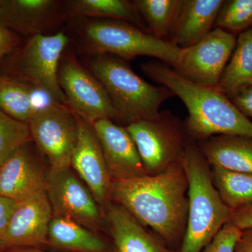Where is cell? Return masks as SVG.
<instances>
[{"instance_id":"cell-1","label":"cell","mask_w":252,"mask_h":252,"mask_svg":"<svg viewBox=\"0 0 252 252\" xmlns=\"http://www.w3.org/2000/svg\"><path fill=\"white\" fill-rule=\"evenodd\" d=\"M188 190V179L181 162L158 175L112 181L111 200L177 252L187 228Z\"/></svg>"},{"instance_id":"cell-2","label":"cell","mask_w":252,"mask_h":252,"mask_svg":"<svg viewBox=\"0 0 252 252\" xmlns=\"http://www.w3.org/2000/svg\"><path fill=\"white\" fill-rule=\"evenodd\" d=\"M142 72L170 89L184 102L189 117L184 126L189 141L198 142L212 136L252 137V122L217 88L207 87L182 77L166 63L152 61L141 65Z\"/></svg>"},{"instance_id":"cell-3","label":"cell","mask_w":252,"mask_h":252,"mask_svg":"<svg viewBox=\"0 0 252 252\" xmlns=\"http://www.w3.org/2000/svg\"><path fill=\"white\" fill-rule=\"evenodd\" d=\"M182 162L188 179L189 213L177 252H202L229 223L231 210L222 201L212 181L211 166L195 142H189Z\"/></svg>"},{"instance_id":"cell-4","label":"cell","mask_w":252,"mask_h":252,"mask_svg":"<svg viewBox=\"0 0 252 252\" xmlns=\"http://www.w3.org/2000/svg\"><path fill=\"white\" fill-rule=\"evenodd\" d=\"M89 67L107 91L119 119L128 124L155 117L161 104L175 96L165 86L144 80L125 60L109 55L94 56Z\"/></svg>"},{"instance_id":"cell-5","label":"cell","mask_w":252,"mask_h":252,"mask_svg":"<svg viewBox=\"0 0 252 252\" xmlns=\"http://www.w3.org/2000/svg\"><path fill=\"white\" fill-rule=\"evenodd\" d=\"M86 47L94 56L109 55L123 60L149 56L166 64H176L182 49L160 40L135 25L117 20L95 19L84 26Z\"/></svg>"},{"instance_id":"cell-6","label":"cell","mask_w":252,"mask_h":252,"mask_svg":"<svg viewBox=\"0 0 252 252\" xmlns=\"http://www.w3.org/2000/svg\"><path fill=\"white\" fill-rule=\"evenodd\" d=\"M149 175L165 171L182 162L189 141L185 126L170 111L131 123L127 127Z\"/></svg>"},{"instance_id":"cell-7","label":"cell","mask_w":252,"mask_h":252,"mask_svg":"<svg viewBox=\"0 0 252 252\" xmlns=\"http://www.w3.org/2000/svg\"><path fill=\"white\" fill-rule=\"evenodd\" d=\"M32 140L50 168L71 167L79 139L77 116L66 104L52 101L38 108L29 122Z\"/></svg>"},{"instance_id":"cell-8","label":"cell","mask_w":252,"mask_h":252,"mask_svg":"<svg viewBox=\"0 0 252 252\" xmlns=\"http://www.w3.org/2000/svg\"><path fill=\"white\" fill-rule=\"evenodd\" d=\"M68 43L69 38L63 32L31 36L16 60V79L47 94L52 101L66 104L58 74Z\"/></svg>"},{"instance_id":"cell-9","label":"cell","mask_w":252,"mask_h":252,"mask_svg":"<svg viewBox=\"0 0 252 252\" xmlns=\"http://www.w3.org/2000/svg\"><path fill=\"white\" fill-rule=\"evenodd\" d=\"M46 193L54 216L70 219L94 231L102 230L104 212L72 167L50 168Z\"/></svg>"},{"instance_id":"cell-10","label":"cell","mask_w":252,"mask_h":252,"mask_svg":"<svg viewBox=\"0 0 252 252\" xmlns=\"http://www.w3.org/2000/svg\"><path fill=\"white\" fill-rule=\"evenodd\" d=\"M58 77L66 104L78 117L91 124L102 119H119L103 85L75 59L61 61Z\"/></svg>"},{"instance_id":"cell-11","label":"cell","mask_w":252,"mask_h":252,"mask_svg":"<svg viewBox=\"0 0 252 252\" xmlns=\"http://www.w3.org/2000/svg\"><path fill=\"white\" fill-rule=\"evenodd\" d=\"M236 41L235 34L215 28L196 44L182 49L173 69L194 83L217 88L234 51Z\"/></svg>"},{"instance_id":"cell-12","label":"cell","mask_w":252,"mask_h":252,"mask_svg":"<svg viewBox=\"0 0 252 252\" xmlns=\"http://www.w3.org/2000/svg\"><path fill=\"white\" fill-rule=\"evenodd\" d=\"M52 217V208L46 191L18 202L6 229L0 236V250L46 246Z\"/></svg>"},{"instance_id":"cell-13","label":"cell","mask_w":252,"mask_h":252,"mask_svg":"<svg viewBox=\"0 0 252 252\" xmlns=\"http://www.w3.org/2000/svg\"><path fill=\"white\" fill-rule=\"evenodd\" d=\"M77 119L79 139L71 159V167L90 189L103 211L112 202V179L92 124L78 116Z\"/></svg>"},{"instance_id":"cell-14","label":"cell","mask_w":252,"mask_h":252,"mask_svg":"<svg viewBox=\"0 0 252 252\" xmlns=\"http://www.w3.org/2000/svg\"><path fill=\"white\" fill-rule=\"evenodd\" d=\"M31 142L0 165V196L19 202L46 191L48 172Z\"/></svg>"},{"instance_id":"cell-15","label":"cell","mask_w":252,"mask_h":252,"mask_svg":"<svg viewBox=\"0 0 252 252\" xmlns=\"http://www.w3.org/2000/svg\"><path fill=\"white\" fill-rule=\"evenodd\" d=\"M92 125L112 181L149 175L126 127L116 125L109 119H99Z\"/></svg>"},{"instance_id":"cell-16","label":"cell","mask_w":252,"mask_h":252,"mask_svg":"<svg viewBox=\"0 0 252 252\" xmlns=\"http://www.w3.org/2000/svg\"><path fill=\"white\" fill-rule=\"evenodd\" d=\"M64 9L55 0H1L0 24L13 32L44 34L62 20Z\"/></svg>"},{"instance_id":"cell-17","label":"cell","mask_w":252,"mask_h":252,"mask_svg":"<svg viewBox=\"0 0 252 252\" xmlns=\"http://www.w3.org/2000/svg\"><path fill=\"white\" fill-rule=\"evenodd\" d=\"M103 212L114 252H177L122 205L110 202Z\"/></svg>"},{"instance_id":"cell-18","label":"cell","mask_w":252,"mask_h":252,"mask_svg":"<svg viewBox=\"0 0 252 252\" xmlns=\"http://www.w3.org/2000/svg\"><path fill=\"white\" fill-rule=\"evenodd\" d=\"M223 0H184L170 41L180 49L194 45L215 25Z\"/></svg>"},{"instance_id":"cell-19","label":"cell","mask_w":252,"mask_h":252,"mask_svg":"<svg viewBox=\"0 0 252 252\" xmlns=\"http://www.w3.org/2000/svg\"><path fill=\"white\" fill-rule=\"evenodd\" d=\"M196 144L210 166L252 174V137L216 135Z\"/></svg>"},{"instance_id":"cell-20","label":"cell","mask_w":252,"mask_h":252,"mask_svg":"<svg viewBox=\"0 0 252 252\" xmlns=\"http://www.w3.org/2000/svg\"><path fill=\"white\" fill-rule=\"evenodd\" d=\"M48 245L73 252H114L112 244L94 230L70 219L54 215L50 222Z\"/></svg>"},{"instance_id":"cell-21","label":"cell","mask_w":252,"mask_h":252,"mask_svg":"<svg viewBox=\"0 0 252 252\" xmlns=\"http://www.w3.org/2000/svg\"><path fill=\"white\" fill-rule=\"evenodd\" d=\"M252 85V28L240 33L217 89L229 99Z\"/></svg>"},{"instance_id":"cell-22","label":"cell","mask_w":252,"mask_h":252,"mask_svg":"<svg viewBox=\"0 0 252 252\" xmlns=\"http://www.w3.org/2000/svg\"><path fill=\"white\" fill-rule=\"evenodd\" d=\"M66 11L76 18L117 20L135 25L149 32L133 1L126 0H72L66 1Z\"/></svg>"},{"instance_id":"cell-23","label":"cell","mask_w":252,"mask_h":252,"mask_svg":"<svg viewBox=\"0 0 252 252\" xmlns=\"http://www.w3.org/2000/svg\"><path fill=\"white\" fill-rule=\"evenodd\" d=\"M183 1L184 0H136L133 3L147 25L149 33L160 40L170 41Z\"/></svg>"},{"instance_id":"cell-24","label":"cell","mask_w":252,"mask_h":252,"mask_svg":"<svg viewBox=\"0 0 252 252\" xmlns=\"http://www.w3.org/2000/svg\"><path fill=\"white\" fill-rule=\"evenodd\" d=\"M212 181L231 211L252 205V174L211 167Z\"/></svg>"},{"instance_id":"cell-25","label":"cell","mask_w":252,"mask_h":252,"mask_svg":"<svg viewBox=\"0 0 252 252\" xmlns=\"http://www.w3.org/2000/svg\"><path fill=\"white\" fill-rule=\"evenodd\" d=\"M32 86L16 79L0 77V110L20 122H31L37 111Z\"/></svg>"},{"instance_id":"cell-26","label":"cell","mask_w":252,"mask_h":252,"mask_svg":"<svg viewBox=\"0 0 252 252\" xmlns=\"http://www.w3.org/2000/svg\"><path fill=\"white\" fill-rule=\"evenodd\" d=\"M31 141L29 124L16 120L0 110V165Z\"/></svg>"},{"instance_id":"cell-27","label":"cell","mask_w":252,"mask_h":252,"mask_svg":"<svg viewBox=\"0 0 252 252\" xmlns=\"http://www.w3.org/2000/svg\"><path fill=\"white\" fill-rule=\"evenodd\" d=\"M215 26L234 34L252 28V0L223 1Z\"/></svg>"},{"instance_id":"cell-28","label":"cell","mask_w":252,"mask_h":252,"mask_svg":"<svg viewBox=\"0 0 252 252\" xmlns=\"http://www.w3.org/2000/svg\"><path fill=\"white\" fill-rule=\"evenodd\" d=\"M242 230L228 223L202 252H233Z\"/></svg>"},{"instance_id":"cell-29","label":"cell","mask_w":252,"mask_h":252,"mask_svg":"<svg viewBox=\"0 0 252 252\" xmlns=\"http://www.w3.org/2000/svg\"><path fill=\"white\" fill-rule=\"evenodd\" d=\"M230 99L235 107L252 122V85L240 91Z\"/></svg>"},{"instance_id":"cell-30","label":"cell","mask_w":252,"mask_h":252,"mask_svg":"<svg viewBox=\"0 0 252 252\" xmlns=\"http://www.w3.org/2000/svg\"><path fill=\"white\" fill-rule=\"evenodd\" d=\"M19 44L14 32L0 24V59L12 52Z\"/></svg>"},{"instance_id":"cell-31","label":"cell","mask_w":252,"mask_h":252,"mask_svg":"<svg viewBox=\"0 0 252 252\" xmlns=\"http://www.w3.org/2000/svg\"><path fill=\"white\" fill-rule=\"evenodd\" d=\"M229 223L240 230L252 226V205L231 211Z\"/></svg>"},{"instance_id":"cell-32","label":"cell","mask_w":252,"mask_h":252,"mask_svg":"<svg viewBox=\"0 0 252 252\" xmlns=\"http://www.w3.org/2000/svg\"><path fill=\"white\" fill-rule=\"evenodd\" d=\"M18 201L0 196V236L4 233Z\"/></svg>"},{"instance_id":"cell-33","label":"cell","mask_w":252,"mask_h":252,"mask_svg":"<svg viewBox=\"0 0 252 252\" xmlns=\"http://www.w3.org/2000/svg\"><path fill=\"white\" fill-rule=\"evenodd\" d=\"M233 252H252V226L242 230Z\"/></svg>"},{"instance_id":"cell-34","label":"cell","mask_w":252,"mask_h":252,"mask_svg":"<svg viewBox=\"0 0 252 252\" xmlns=\"http://www.w3.org/2000/svg\"><path fill=\"white\" fill-rule=\"evenodd\" d=\"M1 252H49L42 251L41 249H19V250H8Z\"/></svg>"},{"instance_id":"cell-35","label":"cell","mask_w":252,"mask_h":252,"mask_svg":"<svg viewBox=\"0 0 252 252\" xmlns=\"http://www.w3.org/2000/svg\"><path fill=\"white\" fill-rule=\"evenodd\" d=\"M1 0H0V5H1Z\"/></svg>"},{"instance_id":"cell-36","label":"cell","mask_w":252,"mask_h":252,"mask_svg":"<svg viewBox=\"0 0 252 252\" xmlns=\"http://www.w3.org/2000/svg\"><path fill=\"white\" fill-rule=\"evenodd\" d=\"M0 252H1V250H0Z\"/></svg>"}]
</instances>
